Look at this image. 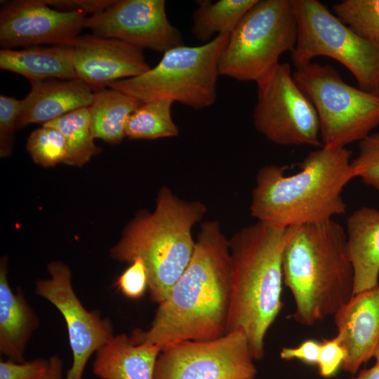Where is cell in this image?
<instances>
[{
	"label": "cell",
	"instance_id": "1",
	"mask_svg": "<svg viewBox=\"0 0 379 379\" xmlns=\"http://www.w3.org/2000/svg\"><path fill=\"white\" fill-rule=\"evenodd\" d=\"M230 302V255L216 221L201 225L190 263L160 304L147 329L135 328L134 344L164 347L207 341L226 334Z\"/></svg>",
	"mask_w": 379,
	"mask_h": 379
},
{
	"label": "cell",
	"instance_id": "2",
	"mask_svg": "<svg viewBox=\"0 0 379 379\" xmlns=\"http://www.w3.org/2000/svg\"><path fill=\"white\" fill-rule=\"evenodd\" d=\"M351 157L346 147H321L310 152L292 175L285 174L286 166L262 167L252 191L251 216L272 227L288 228L344 214L347 204L342 192L354 178Z\"/></svg>",
	"mask_w": 379,
	"mask_h": 379
},
{
	"label": "cell",
	"instance_id": "3",
	"mask_svg": "<svg viewBox=\"0 0 379 379\" xmlns=\"http://www.w3.org/2000/svg\"><path fill=\"white\" fill-rule=\"evenodd\" d=\"M282 270L295 302L292 317L300 324L334 315L354 295L346 232L333 219L288 227Z\"/></svg>",
	"mask_w": 379,
	"mask_h": 379
},
{
	"label": "cell",
	"instance_id": "4",
	"mask_svg": "<svg viewBox=\"0 0 379 379\" xmlns=\"http://www.w3.org/2000/svg\"><path fill=\"white\" fill-rule=\"evenodd\" d=\"M286 229L257 221L229 240L230 302L226 333L242 328L255 360L264 357L266 334L283 307Z\"/></svg>",
	"mask_w": 379,
	"mask_h": 379
},
{
	"label": "cell",
	"instance_id": "5",
	"mask_svg": "<svg viewBox=\"0 0 379 379\" xmlns=\"http://www.w3.org/2000/svg\"><path fill=\"white\" fill-rule=\"evenodd\" d=\"M206 211L201 202L184 201L163 187L154 211L136 215L111 248L110 255L128 263L138 257L143 260L150 298L159 305L190 263L195 245L192 229Z\"/></svg>",
	"mask_w": 379,
	"mask_h": 379
},
{
	"label": "cell",
	"instance_id": "6",
	"mask_svg": "<svg viewBox=\"0 0 379 379\" xmlns=\"http://www.w3.org/2000/svg\"><path fill=\"white\" fill-rule=\"evenodd\" d=\"M230 34H220L198 46H179L164 53L145 73L109 83L107 87L142 102L169 100L194 109L212 105L217 98L221 54Z\"/></svg>",
	"mask_w": 379,
	"mask_h": 379
},
{
	"label": "cell",
	"instance_id": "7",
	"mask_svg": "<svg viewBox=\"0 0 379 379\" xmlns=\"http://www.w3.org/2000/svg\"><path fill=\"white\" fill-rule=\"evenodd\" d=\"M292 0H258L230 35L219 63L220 75L255 81L291 53L298 37Z\"/></svg>",
	"mask_w": 379,
	"mask_h": 379
},
{
	"label": "cell",
	"instance_id": "8",
	"mask_svg": "<svg viewBox=\"0 0 379 379\" xmlns=\"http://www.w3.org/2000/svg\"><path fill=\"white\" fill-rule=\"evenodd\" d=\"M293 77L317 110L323 147L360 142L379 126V93L348 84L331 65L312 61Z\"/></svg>",
	"mask_w": 379,
	"mask_h": 379
},
{
	"label": "cell",
	"instance_id": "9",
	"mask_svg": "<svg viewBox=\"0 0 379 379\" xmlns=\"http://www.w3.org/2000/svg\"><path fill=\"white\" fill-rule=\"evenodd\" d=\"M298 27L291 53L296 68L326 56L344 65L358 88L379 93V45L352 32L317 0H292Z\"/></svg>",
	"mask_w": 379,
	"mask_h": 379
},
{
	"label": "cell",
	"instance_id": "10",
	"mask_svg": "<svg viewBox=\"0 0 379 379\" xmlns=\"http://www.w3.org/2000/svg\"><path fill=\"white\" fill-rule=\"evenodd\" d=\"M253 124L279 145L323 147L319 120L309 98L296 84L289 63H279L259 79Z\"/></svg>",
	"mask_w": 379,
	"mask_h": 379
},
{
	"label": "cell",
	"instance_id": "11",
	"mask_svg": "<svg viewBox=\"0 0 379 379\" xmlns=\"http://www.w3.org/2000/svg\"><path fill=\"white\" fill-rule=\"evenodd\" d=\"M247 335L237 328L207 341L186 340L161 349L153 379H255Z\"/></svg>",
	"mask_w": 379,
	"mask_h": 379
},
{
	"label": "cell",
	"instance_id": "12",
	"mask_svg": "<svg viewBox=\"0 0 379 379\" xmlns=\"http://www.w3.org/2000/svg\"><path fill=\"white\" fill-rule=\"evenodd\" d=\"M47 270L50 278L37 280L35 293L52 303L66 323L73 362L65 379H83L91 355L114 336L113 326L108 318L83 306L73 289L71 271L65 263L52 261Z\"/></svg>",
	"mask_w": 379,
	"mask_h": 379
},
{
	"label": "cell",
	"instance_id": "13",
	"mask_svg": "<svg viewBox=\"0 0 379 379\" xmlns=\"http://www.w3.org/2000/svg\"><path fill=\"white\" fill-rule=\"evenodd\" d=\"M164 0H119L86 18L93 34L164 53L184 45L180 31L168 20Z\"/></svg>",
	"mask_w": 379,
	"mask_h": 379
},
{
	"label": "cell",
	"instance_id": "14",
	"mask_svg": "<svg viewBox=\"0 0 379 379\" xmlns=\"http://www.w3.org/2000/svg\"><path fill=\"white\" fill-rule=\"evenodd\" d=\"M86 18L62 12L44 0L3 1L0 10V46L12 49L41 44L69 46L84 27Z\"/></svg>",
	"mask_w": 379,
	"mask_h": 379
},
{
	"label": "cell",
	"instance_id": "15",
	"mask_svg": "<svg viewBox=\"0 0 379 379\" xmlns=\"http://www.w3.org/2000/svg\"><path fill=\"white\" fill-rule=\"evenodd\" d=\"M69 46L77 79L94 92L111 82L136 77L150 69L143 49L121 40L84 34L77 36Z\"/></svg>",
	"mask_w": 379,
	"mask_h": 379
},
{
	"label": "cell",
	"instance_id": "16",
	"mask_svg": "<svg viewBox=\"0 0 379 379\" xmlns=\"http://www.w3.org/2000/svg\"><path fill=\"white\" fill-rule=\"evenodd\" d=\"M333 317L346 352L343 368L354 374L379 347V285L354 294Z\"/></svg>",
	"mask_w": 379,
	"mask_h": 379
},
{
	"label": "cell",
	"instance_id": "17",
	"mask_svg": "<svg viewBox=\"0 0 379 379\" xmlns=\"http://www.w3.org/2000/svg\"><path fill=\"white\" fill-rule=\"evenodd\" d=\"M32 88L20 100L16 129L41 125L82 107H90L94 91L80 79L30 81Z\"/></svg>",
	"mask_w": 379,
	"mask_h": 379
},
{
	"label": "cell",
	"instance_id": "18",
	"mask_svg": "<svg viewBox=\"0 0 379 379\" xmlns=\"http://www.w3.org/2000/svg\"><path fill=\"white\" fill-rule=\"evenodd\" d=\"M345 232L354 295L379 285V210L368 206L355 210L347 219Z\"/></svg>",
	"mask_w": 379,
	"mask_h": 379
},
{
	"label": "cell",
	"instance_id": "19",
	"mask_svg": "<svg viewBox=\"0 0 379 379\" xmlns=\"http://www.w3.org/2000/svg\"><path fill=\"white\" fill-rule=\"evenodd\" d=\"M7 258L0 261V352L16 362H24V352L39 318L22 290L13 293L8 280Z\"/></svg>",
	"mask_w": 379,
	"mask_h": 379
},
{
	"label": "cell",
	"instance_id": "20",
	"mask_svg": "<svg viewBox=\"0 0 379 379\" xmlns=\"http://www.w3.org/2000/svg\"><path fill=\"white\" fill-rule=\"evenodd\" d=\"M161 348L134 344L130 336L116 335L95 353L93 373L101 379H153Z\"/></svg>",
	"mask_w": 379,
	"mask_h": 379
},
{
	"label": "cell",
	"instance_id": "21",
	"mask_svg": "<svg viewBox=\"0 0 379 379\" xmlns=\"http://www.w3.org/2000/svg\"><path fill=\"white\" fill-rule=\"evenodd\" d=\"M0 68L26 77L29 82L77 79L69 46H30L21 50L1 48Z\"/></svg>",
	"mask_w": 379,
	"mask_h": 379
},
{
	"label": "cell",
	"instance_id": "22",
	"mask_svg": "<svg viewBox=\"0 0 379 379\" xmlns=\"http://www.w3.org/2000/svg\"><path fill=\"white\" fill-rule=\"evenodd\" d=\"M144 102L119 91L103 88L94 92L90 106L91 129L95 138L118 144L126 137L128 116Z\"/></svg>",
	"mask_w": 379,
	"mask_h": 379
},
{
	"label": "cell",
	"instance_id": "23",
	"mask_svg": "<svg viewBox=\"0 0 379 379\" xmlns=\"http://www.w3.org/2000/svg\"><path fill=\"white\" fill-rule=\"evenodd\" d=\"M257 1H199L192 15V32L198 40L208 42L214 34H231Z\"/></svg>",
	"mask_w": 379,
	"mask_h": 379
},
{
	"label": "cell",
	"instance_id": "24",
	"mask_svg": "<svg viewBox=\"0 0 379 379\" xmlns=\"http://www.w3.org/2000/svg\"><path fill=\"white\" fill-rule=\"evenodd\" d=\"M42 126L54 128L63 135L67 165L81 167L101 152L91 133L90 107L78 109Z\"/></svg>",
	"mask_w": 379,
	"mask_h": 379
},
{
	"label": "cell",
	"instance_id": "25",
	"mask_svg": "<svg viewBox=\"0 0 379 379\" xmlns=\"http://www.w3.org/2000/svg\"><path fill=\"white\" fill-rule=\"evenodd\" d=\"M173 101L158 100L144 102L128 117L126 137L133 140H153L174 137L179 130L173 120Z\"/></svg>",
	"mask_w": 379,
	"mask_h": 379
},
{
	"label": "cell",
	"instance_id": "26",
	"mask_svg": "<svg viewBox=\"0 0 379 379\" xmlns=\"http://www.w3.org/2000/svg\"><path fill=\"white\" fill-rule=\"evenodd\" d=\"M333 14L360 37L379 45V0H343Z\"/></svg>",
	"mask_w": 379,
	"mask_h": 379
},
{
	"label": "cell",
	"instance_id": "27",
	"mask_svg": "<svg viewBox=\"0 0 379 379\" xmlns=\"http://www.w3.org/2000/svg\"><path fill=\"white\" fill-rule=\"evenodd\" d=\"M26 149L33 161L44 168L65 164L67 159L65 140L57 129L42 126L29 135Z\"/></svg>",
	"mask_w": 379,
	"mask_h": 379
},
{
	"label": "cell",
	"instance_id": "28",
	"mask_svg": "<svg viewBox=\"0 0 379 379\" xmlns=\"http://www.w3.org/2000/svg\"><path fill=\"white\" fill-rule=\"evenodd\" d=\"M357 156L351 161L354 178L379 191V131L359 142Z\"/></svg>",
	"mask_w": 379,
	"mask_h": 379
},
{
	"label": "cell",
	"instance_id": "29",
	"mask_svg": "<svg viewBox=\"0 0 379 379\" xmlns=\"http://www.w3.org/2000/svg\"><path fill=\"white\" fill-rule=\"evenodd\" d=\"M20 100L1 95L0 96V157L11 155L14 133L20 111Z\"/></svg>",
	"mask_w": 379,
	"mask_h": 379
},
{
	"label": "cell",
	"instance_id": "30",
	"mask_svg": "<svg viewBox=\"0 0 379 379\" xmlns=\"http://www.w3.org/2000/svg\"><path fill=\"white\" fill-rule=\"evenodd\" d=\"M114 285L128 298H142L148 288V276L143 260L139 257L135 258L117 278Z\"/></svg>",
	"mask_w": 379,
	"mask_h": 379
},
{
	"label": "cell",
	"instance_id": "31",
	"mask_svg": "<svg viewBox=\"0 0 379 379\" xmlns=\"http://www.w3.org/2000/svg\"><path fill=\"white\" fill-rule=\"evenodd\" d=\"M49 359H35L16 362L7 359L0 361V379H42L49 368Z\"/></svg>",
	"mask_w": 379,
	"mask_h": 379
},
{
	"label": "cell",
	"instance_id": "32",
	"mask_svg": "<svg viewBox=\"0 0 379 379\" xmlns=\"http://www.w3.org/2000/svg\"><path fill=\"white\" fill-rule=\"evenodd\" d=\"M345 357V350L337 335L331 339H324L321 342L317 363L320 375L325 378L334 375L343 364Z\"/></svg>",
	"mask_w": 379,
	"mask_h": 379
},
{
	"label": "cell",
	"instance_id": "33",
	"mask_svg": "<svg viewBox=\"0 0 379 379\" xmlns=\"http://www.w3.org/2000/svg\"><path fill=\"white\" fill-rule=\"evenodd\" d=\"M49 6L62 12L92 15L112 6L117 0H44Z\"/></svg>",
	"mask_w": 379,
	"mask_h": 379
},
{
	"label": "cell",
	"instance_id": "34",
	"mask_svg": "<svg viewBox=\"0 0 379 379\" xmlns=\"http://www.w3.org/2000/svg\"><path fill=\"white\" fill-rule=\"evenodd\" d=\"M321 350V342L306 340L295 347H284L280 351V357L284 360L299 359L310 364H317Z\"/></svg>",
	"mask_w": 379,
	"mask_h": 379
},
{
	"label": "cell",
	"instance_id": "35",
	"mask_svg": "<svg viewBox=\"0 0 379 379\" xmlns=\"http://www.w3.org/2000/svg\"><path fill=\"white\" fill-rule=\"evenodd\" d=\"M49 368L42 379H62V360L58 355H53L49 359Z\"/></svg>",
	"mask_w": 379,
	"mask_h": 379
},
{
	"label": "cell",
	"instance_id": "36",
	"mask_svg": "<svg viewBox=\"0 0 379 379\" xmlns=\"http://www.w3.org/2000/svg\"><path fill=\"white\" fill-rule=\"evenodd\" d=\"M350 379H379V364H375L373 367L361 371L357 376Z\"/></svg>",
	"mask_w": 379,
	"mask_h": 379
},
{
	"label": "cell",
	"instance_id": "37",
	"mask_svg": "<svg viewBox=\"0 0 379 379\" xmlns=\"http://www.w3.org/2000/svg\"><path fill=\"white\" fill-rule=\"evenodd\" d=\"M373 357L375 359V364H379V347L377 349Z\"/></svg>",
	"mask_w": 379,
	"mask_h": 379
}]
</instances>
